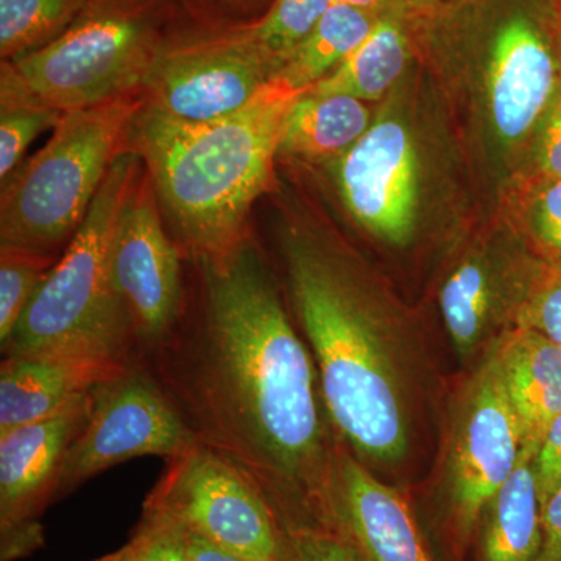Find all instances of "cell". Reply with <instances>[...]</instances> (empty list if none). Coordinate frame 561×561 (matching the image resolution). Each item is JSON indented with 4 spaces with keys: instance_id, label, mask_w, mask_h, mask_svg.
I'll list each match as a JSON object with an SVG mask.
<instances>
[{
    "instance_id": "cell-5",
    "label": "cell",
    "mask_w": 561,
    "mask_h": 561,
    "mask_svg": "<svg viewBox=\"0 0 561 561\" xmlns=\"http://www.w3.org/2000/svg\"><path fill=\"white\" fill-rule=\"evenodd\" d=\"M139 161L133 150L117 154L79 231L0 345L3 357L91 348L135 359L130 323L114 286L113 241Z\"/></svg>"
},
{
    "instance_id": "cell-38",
    "label": "cell",
    "mask_w": 561,
    "mask_h": 561,
    "mask_svg": "<svg viewBox=\"0 0 561 561\" xmlns=\"http://www.w3.org/2000/svg\"><path fill=\"white\" fill-rule=\"evenodd\" d=\"M556 38H557V47H559V55H560V62H561V10L559 9V7H557V13H556Z\"/></svg>"
},
{
    "instance_id": "cell-10",
    "label": "cell",
    "mask_w": 561,
    "mask_h": 561,
    "mask_svg": "<svg viewBox=\"0 0 561 561\" xmlns=\"http://www.w3.org/2000/svg\"><path fill=\"white\" fill-rule=\"evenodd\" d=\"M542 264L523 241L478 243L454 260L437 290L438 313L456 373L471 371L519 327Z\"/></svg>"
},
{
    "instance_id": "cell-22",
    "label": "cell",
    "mask_w": 561,
    "mask_h": 561,
    "mask_svg": "<svg viewBox=\"0 0 561 561\" xmlns=\"http://www.w3.org/2000/svg\"><path fill=\"white\" fill-rule=\"evenodd\" d=\"M381 14L345 3H331L308 38L284 62L276 79L294 90H311L364 43Z\"/></svg>"
},
{
    "instance_id": "cell-27",
    "label": "cell",
    "mask_w": 561,
    "mask_h": 561,
    "mask_svg": "<svg viewBox=\"0 0 561 561\" xmlns=\"http://www.w3.org/2000/svg\"><path fill=\"white\" fill-rule=\"evenodd\" d=\"M522 239L542 265L561 271V180L531 187Z\"/></svg>"
},
{
    "instance_id": "cell-7",
    "label": "cell",
    "mask_w": 561,
    "mask_h": 561,
    "mask_svg": "<svg viewBox=\"0 0 561 561\" xmlns=\"http://www.w3.org/2000/svg\"><path fill=\"white\" fill-rule=\"evenodd\" d=\"M162 13V0H90L57 39L11 62L61 113L127 98L164 47Z\"/></svg>"
},
{
    "instance_id": "cell-32",
    "label": "cell",
    "mask_w": 561,
    "mask_h": 561,
    "mask_svg": "<svg viewBox=\"0 0 561 561\" xmlns=\"http://www.w3.org/2000/svg\"><path fill=\"white\" fill-rule=\"evenodd\" d=\"M531 470L542 508L561 483V413L538 445L531 459Z\"/></svg>"
},
{
    "instance_id": "cell-23",
    "label": "cell",
    "mask_w": 561,
    "mask_h": 561,
    "mask_svg": "<svg viewBox=\"0 0 561 561\" xmlns=\"http://www.w3.org/2000/svg\"><path fill=\"white\" fill-rule=\"evenodd\" d=\"M62 116L22 80L13 62L0 66V180L24 161L25 151L41 133L54 130Z\"/></svg>"
},
{
    "instance_id": "cell-16",
    "label": "cell",
    "mask_w": 561,
    "mask_h": 561,
    "mask_svg": "<svg viewBox=\"0 0 561 561\" xmlns=\"http://www.w3.org/2000/svg\"><path fill=\"white\" fill-rule=\"evenodd\" d=\"M319 529L345 542L357 561H440L421 526L411 490L376 478L343 446Z\"/></svg>"
},
{
    "instance_id": "cell-31",
    "label": "cell",
    "mask_w": 561,
    "mask_h": 561,
    "mask_svg": "<svg viewBox=\"0 0 561 561\" xmlns=\"http://www.w3.org/2000/svg\"><path fill=\"white\" fill-rule=\"evenodd\" d=\"M286 534L290 561H357L348 546L331 531L298 529Z\"/></svg>"
},
{
    "instance_id": "cell-15",
    "label": "cell",
    "mask_w": 561,
    "mask_h": 561,
    "mask_svg": "<svg viewBox=\"0 0 561 561\" xmlns=\"http://www.w3.org/2000/svg\"><path fill=\"white\" fill-rule=\"evenodd\" d=\"M337 183L351 217L376 241L405 249L419 206V153L408 127L378 119L339 158Z\"/></svg>"
},
{
    "instance_id": "cell-21",
    "label": "cell",
    "mask_w": 561,
    "mask_h": 561,
    "mask_svg": "<svg viewBox=\"0 0 561 561\" xmlns=\"http://www.w3.org/2000/svg\"><path fill=\"white\" fill-rule=\"evenodd\" d=\"M411 57V36L404 16L386 11L370 35L327 79L311 88L316 94H345L364 102L379 101L400 79Z\"/></svg>"
},
{
    "instance_id": "cell-4",
    "label": "cell",
    "mask_w": 561,
    "mask_h": 561,
    "mask_svg": "<svg viewBox=\"0 0 561 561\" xmlns=\"http://www.w3.org/2000/svg\"><path fill=\"white\" fill-rule=\"evenodd\" d=\"M526 451L494 353L456 373L446 397L434 457L411 490L421 526L440 561H470L483 512Z\"/></svg>"
},
{
    "instance_id": "cell-29",
    "label": "cell",
    "mask_w": 561,
    "mask_h": 561,
    "mask_svg": "<svg viewBox=\"0 0 561 561\" xmlns=\"http://www.w3.org/2000/svg\"><path fill=\"white\" fill-rule=\"evenodd\" d=\"M130 542L138 561H192L183 530L161 516L142 512Z\"/></svg>"
},
{
    "instance_id": "cell-26",
    "label": "cell",
    "mask_w": 561,
    "mask_h": 561,
    "mask_svg": "<svg viewBox=\"0 0 561 561\" xmlns=\"http://www.w3.org/2000/svg\"><path fill=\"white\" fill-rule=\"evenodd\" d=\"M60 256L0 247V345L9 341Z\"/></svg>"
},
{
    "instance_id": "cell-20",
    "label": "cell",
    "mask_w": 561,
    "mask_h": 561,
    "mask_svg": "<svg viewBox=\"0 0 561 561\" xmlns=\"http://www.w3.org/2000/svg\"><path fill=\"white\" fill-rule=\"evenodd\" d=\"M370 127L371 111L364 101L308 90L287 113L278 157L301 161L339 160Z\"/></svg>"
},
{
    "instance_id": "cell-35",
    "label": "cell",
    "mask_w": 561,
    "mask_h": 561,
    "mask_svg": "<svg viewBox=\"0 0 561 561\" xmlns=\"http://www.w3.org/2000/svg\"><path fill=\"white\" fill-rule=\"evenodd\" d=\"M437 0H389V10L397 11L401 16L404 14L419 13L421 10L430 9Z\"/></svg>"
},
{
    "instance_id": "cell-8",
    "label": "cell",
    "mask_w": 561,
    "mask_h": 561,
    "mask_svg": "<svg viewBox=\"0 0 561 561\" xmlns=\"http://www.w3.org/2000/svg\"><path fill=\"white\" fill-rule=\"evenodd\" d=\"M142 512L169 519L236 556L290 561L286 530L265 494L202 443L169 460Z\"/></svg>"
},
{
    "instance_id": "cell-28",
    "label": "cell",
    "mask_w": 561,
    "mask_h": 561,
    "mask_svg": "<svg viewBox=\"0 0 561 561\" xmlns=\"http://www.w3.org/2000/svg\"><path fill=\"white\" fill-rule=\"evenodd\" d=\"M519 327L540 332L561 346V271L542 265L524 305Z\"/></svg>"
},
{
    "instance_id": "cell-18",
    "label": "cell",
    "mask_w": 561,
    "mask_h": 561,
    "mask_svg": "<svg viewBox=\"0 0 561 561\" xmlns=\"http://www.w3.org/2000/svg\"><path fill=\"white\" fill-rule=\"evenodd\" d=\"M494 359L524 446L537 451L561 413V346L540 332L518 327L494 350Z\"/></svg>"
},
{
    "instance_id": "cell-25",
    "label": "cell",
    "mask_w": 561,
    "mask_h": 561,
    "mask_svg": "<svg viewBox=\"0 0 561 561\" xmlns=\"http://www.w3.org/2000/svg\"><path fill=\"white\" fill-rule=\"evenodd\" d=\"M331 3V0H275L262 20L242 27V31L280 70L319 24Z\"/></svg>"
},
{
    "instance_id": "cell-36",
    "label": "cell",
    "mask_w": 561,
    "mask_h": 561,
    "mask_svg": "<svg viewBox=\"0 0 561 561\" xmlns=\"http://www.w3.org/2000/svg\"><path fill=\"white\" fill-rule=\"evenodd\" d=\"M332 3H345V5L357 7V9L386 13L389 11V0H331Z\"/></svg>"
},
{
    "instance_id": "cell-13",
    "label": "cell",
    "mask_w": 561,
    "mask_h": 561,
    "mask_svg": "<svg viewBox=\"0 0 561 561\" xmlns=\"http://www.w3.org/2000/svg\"><path fill=\"white\" fill-rule=\"evenodd\" d=\"M157 201L149 176L136 180L114 231V286L130 323L133 360L171 334L186 301L180 247L169 238Z\"/></svg>"
},
{
    "instance_id": "cell-30",
    "label": "cell",
    "mask_w": 561,
    "mask_h": 561,
    "mask_svg": "<svg viewBox=\"0 0 561 561\" xmlns=\"http://www.w3.org/2000/svg\"><path fill=\"white\" fill-rule=\"evenodd\" d=\"M561 180V84L537 131L531 187Z\"/></svg>"
},
{
    "instance_id": "cell-33",
    "label": "cell",
    "mask_w": 561,
    "mask_h": 561,
    "mask_svg": "<svg viewBox=\"0 0 561 561\" xmlns=\"http://www.w3.org/2000/svg\"><path fill=\"white\" fill-rule=\"evenodd\" d=\"M541 511L545 531L541 561H561V483Z\"/></svg>"
},
{
    "instance_id": "cell-11",
    "label": "cell",
    "mask_w": 561,
    "mask_h": 561,
    "mask_svg": "<svg viewBox=\"0 0 561 561\" xmlns=\"http://www.w3.org/2000/svg\"><path fill=\"white\" fill-rule=\"evenodd\" d=\"M553 0H512L491 18L486 92L491 122L505 142L537 133L561 84Z\"/></svg>"
},
{
    "instance_id": "cell-3",
    "label": "cell",
    "mask_w": 561,
    "mask_h": 561,
    "mask_svg": "<svg viewBox=\"0 0 561 561\" xmlns=\"http://www.w3.org/2000/svg\"><path fill=\"white\" fill-rule=\"evenodd\" d=\"M306 91L275 79L245 108L208 122L172 119L146 105L136 114L130 149L146 162L191 260L227 253L245 241L250 210L272 186L284 121Z\"/></svg>"
},
{
    "instance_id": "cell-17",
    "label": "cell",
    "mask_w": 561,
    "mask_h": 561,
    "mask_svg": "<svg viewBox=\"0 0 561 561\" xmlns=\"http://www.w3.org/2000/svg\"><path fill=\"white\" fill-rule=\"evenodd\" d=\"M128 364L106 351L91 348L3 357L0 434L54 415Z\"/></svg>"
},
{
    "instance_id": "cell-37",
    "label": "cell",
    "mask_w": 561,
    "mask_h": 561,
    "mask_svg": "<svg viewBox=\"0 0 561 561\" xmlns=\"http://www.w3.org/2000/svg\"><path fill=\"white\" fill-rule=\"evenodd\" d=\"M90 561H138L136 560L135 549H133L131 542L122 546L117 551L106 553V556L99 557V559Z\"/></svg>"
},
{
    "instance_id": "cell-19",
    "label": "cell",
    "mask_w": 561,
    "mask_h": 561,
    "mask_svg": "<svg viewBox=\"0 0 561 561\" xmlns=\"http://www.w3.org/2000/svg\"><path fill=\"white\" fill-rule=\"evenodd\" d=\"M526 448L518 467L483 512L470 561H541L542 512L531 459Z\"/></svg>"
},
{
    "instance_id": "cell-39",
    "label": "cell",
    "mask_w": 561,
    "mask_h": 561,
    "mask_svg": "<svg viewBox=\"0 0 561 561\" xmlns=\"http://www.w3.org/2000/svg\"><path fill=\"white\" fill-rule=\"evenodd\" d=\"M553 2H556V5L561 10V0H553Z\"/></svg>"
},
{
    "instance_id": "cell-1",
    "label": "cell",
    "mask_w": 561,
    "mask_h": 561,
    "mask_svg": "<svg viewBox=\"0 0 561 561\" xmlns=\"http://www.w3.org/2000/svg\"><path fill=\"white\" fill-rule=\"evenodd\" d=\"M197 265L198 305L138 362L195 438L256 483L284 530L319 529L342 448L319 371L250 241Z\"/></svg>"
},
{
    "instance_id": "cell-34",
    "label": "cell",
    "mask_w": 561,
    "mask_h": 561,
    "mask_svg": "<svg viewBox=\"0 0 561 561\" xmlns=\"http://www.w3.org/2000/svg\"><path fill=\"white\" fill-rule=\"evenodd\" d=\"M183 534L186 538L187 551H190L192 561H253L217 548V546L210 545L209 541L203 540V538L190 534V531L183 530Z\"/></svg>"
},
{
    "instance_id": "cell-24",
    "label": "cell",
    "mask_w": 561,
    "mask_h": 561,
    "mask_svg": "<svg viewBox=\"0 0 561 561\" xmlns=\"http://www.w3.org/2000/svg\"><path fill=\"white\" fill-rule=\"evenodd\" d=\"M90 0H0V55L18 60L57 39Z\"/></svg>"
},
{
    "instance_id": "cell-9",
    "label": "cell",
    "mask_w": 561,
    "mask_h": 561,
    "mask_svg": "<svg viewBox=\"0 0 561 561\" xmlns=\"http://www.w3.org/2000/svg\"><path fill=\"white\" fill-rule=\"evenodd\" d=\"M161 383L138 360L91 391V411L66 453L55 501L136 457L172 460L197 445Z\"/></svg>"
},
{
    "instance_id": "cell-14",
    "label": "cell",
    "mask_w": 561,
    "mask_h": 561,
    "mask_svg": "<svg viewBox=\"0 0 561 561\" xmlns=\"http://www.w3.org/2000/svg\"><path fill=\"white\" fill-rule=\"evenodd\" d=\"M91 391L54 415L0 434L2 561L43 548L39 518L55 502L62 460L90 416Z\"/></svg>"
},
{
    "instance_id": "cell-12",
    "label": "cell",
    "mask_w": 561,
    "mask_h": 561,
    "mask_svg": "<svg viewBox=\"0 0 561 561\" xmlns=\"http://www.w3.org/2000/svg\"><path fill=\"white\" fill-rule=\"evenodd\" d=\"M278 72L242 27L232 28L162 47L144 84V105L176 121L220 119L245 108Z\"/></svg>"
},
{
    "instance_id": "cell-6",
    "label": "cell",
    "mask_w": 561,
    "mask_h": 561,
    "mask_svg": "<svg viewBox=\"0 0 561 561\" xmlns=\"http://www.w3.org/2000/svg\"><path fill=\"white\" fill-rule=\"evenodd\" d=\"M142 106L133 94L62 113L46 146L2 181L0 247L61 256Z\"/></svg>"
},
{
    "instance_id": "cell-2",
    "label": "cell",
    "mask_w": 561,
    "mask_h": 561,
    "mask_svg": "<svg viewBox=\"0 0 561 561\" xmlns=\"http://www.w3.org/2000/svg\"><path fill=\"white\" fill-rule=\"evenodd\" d=\"M283 250L294 320L339 442L376 478L412 490L430 470L456 373L341 247L291 232Z\"/></svg>"
}]
</instances>
